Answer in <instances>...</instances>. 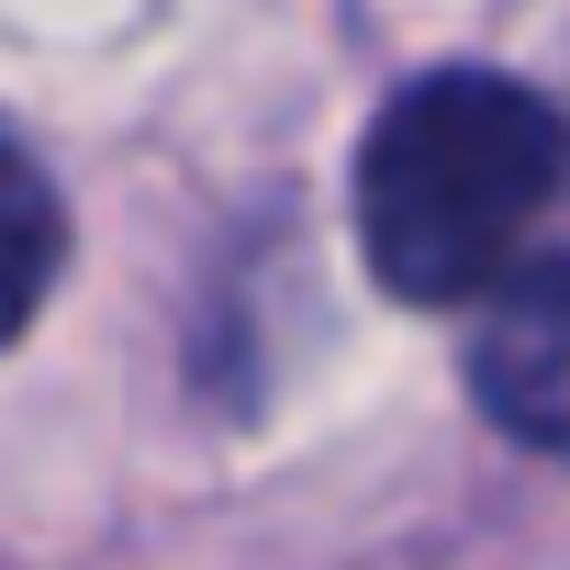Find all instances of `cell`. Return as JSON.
I'll use <instances>...</instances> for the list:
<instances>
[{
    "instance_id": "6da1fadb",
    "label": "cell",
    "mask_w": 570,
    "mask_h": 570,
    "mask_svg": "<svg viewBox=\"0 0 570 570\" xmlns=\"http://www.w3.org/2000/svg\"><path fill=\"white\" fill-rule=\"evenodd\" d=\"M559 190V112L525 79L436 68L381 101L358 146V246L403 303H481L514 257H537V213Z\"/></svg>"
},
{
    "instance_id": "7a4b0ae2",
    "label": "cell",
    "mask_w": 570,
    "mask_h": 570,
    "mask_svg": "<svg viewBox=\"0 0 570 570\" xmlns=\"http://www.w3.org/2000/svg\"><path fill=\"white\" fill-rule=\"evenodd\" d=\"M470 381H481V403L525 448H548L570 425V279H559V257H514L492 292H481Z\"/></svg>"
},
{
    "instance_id": "3957f363",
    "label": "cell",
    "mask_w": 570,
    "mask_h": 570,
    "mask_svg": "<svg viewBox=\"0 0 570 570\" xmlns=\"http://www.w3.org/2000/svg\"><path fill=\"white\" fill-rule=\"evenodd\" d=\"M57 257H68V224H57V190L46 168L0 135V347L35 325V303L57 292Z\"/></svg>"
}]
</instances>
